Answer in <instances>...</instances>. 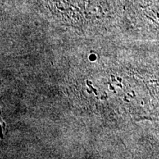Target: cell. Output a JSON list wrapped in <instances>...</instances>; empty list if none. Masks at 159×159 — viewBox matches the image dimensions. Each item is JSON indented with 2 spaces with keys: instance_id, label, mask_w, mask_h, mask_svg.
<instances>
[{
  "instance_id": "obj_1",
  "label": "cell",
  "mask_w": 159,
  "mask_h": 159,
  "mask_svg": "<svg viewBox=\"0 0 159 159\" xmlns=\"http://www.w3.org/2000/svg\"><path fill=\"white\" fill-rule=\"evenodd\" d=\"M87 84H88V85H89V87H90V88H91V89H92V90H93V91H94V92L95 93V94H97V90H96V89H94V88H93V87H92V86H91V85H90V83H89V81H87Z\"/></svg>"
},
{
  "instance_id": "obj_2",
  "label": "cell",
  "mask_w": 159,
  "mask_h": 159,
  "mask_svg": "<svg viewBox=\"0 0 159 159\" xmlns=\"http://www.w3.org/2000/svg\"><path fill=\"white\" fill-rule=\"evenodd\" d=\"M111 77H112V80H113V81H115V80H116L114 79V76H113V75H111Z\"/></svg>"
},
{
  "instance_id": "obj_3",
  "label": "cell",
  "mask_w": 159,
  "mask_h": 159,
  "mask_svg": "<svg viewBox=\"0 0 159 159\" xmlns=\"http://www.w3.org/2000/svg\"><path fill=\"white\" fill-rule=\"evenodd\" d=\"M117 80H118L119 81H120V82H121V81H122V79H121V78H119V77H118V78H117Z\"/></svg>"
},
{
  "instance_id": "obj_4",
  "label": "cell",
  "mask_w": 159,
  "mask_h": 159,
  "mask_svg": "<svg viewBox=\"0 0 159 159\" xmlns=\"http://www.w3.org/2000/svg\"><path fill=\"white\" fill-rule=\"evenodd\" d=\"M116 85H118V86H119V87H121V88H122V85H120V84H117Z\"/></svg>"
},
{
  "instance_id": "obj_5",
  "label": "cell",
  "mask_w": 159,
  "mask_h": 159,
  "mask_svg": "<svg viewBox=\"0 0 159 159\" xmlns=\"http://www.w3.org/2000/svg\"><path fill=\"white\" fill-rule=\"evenodd\" d=\"M87 91H88V92H89V93H91V91H89V89H88V90H87Z\"/></svg>"
}]
</instances>
